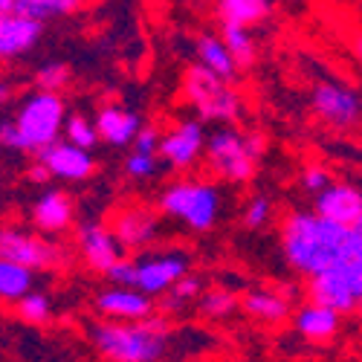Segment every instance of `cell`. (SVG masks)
I'll use <instances>...</instances> for the list:
<instances>
[{
    "label": "cell",
    "instance_id": "6da1fadb",
    "mask_svg": "<svg viewBox=\"0 0 362 362\" xmlns=\"http://www.w3.org/2000/svg\"><path fill=\"white\" fill-rule=\"evenodd\" d=\"M87 342L105 362H180L215 351V337L203 327H174L165 313L142 322H105L87 327Z\"/></svg>",
    "mask_w": 362,
    "mask_h": 362
},
{
    "label": "cell",
    "instance_id": "7a4b0ae2",
    "mask_svg": "<svg viewBox=\"0 0 362 362\" xmlns=\"http://www.w3.org/2000/svg\"><path fill=\"white\" fill-rule=\"evenodd\" d=\"M279 247L296 276L313 279L342 258H351V226L327 221L313 209H293L279 223Z\"/></svg>",
    "mask_w": 362,
    "mask_h": 362
},
{
    "label": "cell",
    "instance_id": "3957f363",
    "mask_svg": "<svg viewBox=\"0 0 362 362\" xmlns=\"http://www.w3.org/2000/svg\"><path fill=\"white\" fill-rule=\"evenodd\" d=\"M223 206H226L223 189L212 183V180H200V177L171 180L157 194V212L165 221L180 223L194 235L212 232L223 218Z\"/></svg>",
    "mask_w": 362,
    "mask_h": 362
},
{
    "label": "cell",
    "instance_id": "277c9868",
    "mask_svg": "<svg viewBox=\"0 0 362 362\" xmlns=\"http://www.w3.org/2000/svg\"><path fill=\"white\" fill-rule=\"evenodd\" d=\"M267 154V139L261 131H240L235 125H218L209 131L203 163L209 174L226 186H247L258 174V163Z\"/></svg>",
    "mask_w": 362,
    "mask_h": 362
},
{
    "label": "cell",
    "instance_id": "5b68a950",
    "mask_svg": "<svg viewBox=\"0 0 362 362\" xmlns=\"http://www.w3.org/2000/svg\"><path fill=\"white\" fill-rule=\"evenodd\" d=\"M67 102L62 93H44V90H33L26 93L12 116L15 131H18V145L21 154L38 157L44 148L64 139V125H67Z\"/></svg>",
    "mask_w": 362,
    "mask_h": 362
},
{
    "label": "cell",
    "instance_id": "8992f818",
    "mask_svg": "<svg viewBox=\"0 0 362 362\" xmlns=\"http://www.w3.org/2000/svg\"><path fill=\"white\" fill-rule=\"evenodd\" d=\"M183 99L203 125H235L244 116V96L238 87L200 64H189L183 73Z\"/></svg>",
    "mask_w": 362,
    "mask_h": 362
},
{
    "label": "cell",
    "instance_id": "52a82bcc",
    "mask_svg": "<svg viewBox=\"0 0 362 362\" xmlns=\"http://www.w3.org/2000/svg\"><path fill=\"white\" fill-rule=\"evenodd\" d=\"M305 296L313 305H322L339 316L356 313L362 301V258H342L325 273L308 279Z\"/></svg>",
    "mask_w": 362,
    "mask_h": 362
},
{
    "label": "cell",
    "instance_id": "ba28073f",
    "mask_svg": "<svg viewBox=\"0 0 362 362\" xmlns=\"http://www.w3.org/2000/svg\"><path fill=\"white\" fill-rule=\"evenodd\" d=\"M0 258L15 261L33 273H52L67 264V252L35 229L18 223H0Z\"/></svg>",
    "mask_w": 362,
    "mask_h": 362
},
{
    "label": "cell",
    "instance_id": "9c48e42d",
    "mask_svg": "<svg viewBox=\"0 0 362 362\" xmlns=\"http://www.w3.org/2000/svg\"><path fill=\"white\" fill-rule=\"evenodd\" d=\"M310 110L327 128L354 131L362 125V90L339 78L316 81L310 90Z\"/></svg>",
    "mask_w": 362,
    "mask_h": 362
},
{
    "label": "cell",
    "instance_id": "30bf717a",
    "mask_svg": "<svg viewBox=\"0 0 362 362\" xmlns=\"http://www.w3.org/2000/svg\"><path fill=\"white\" fill-rule=\"evenodd\" d=\"M136 290H142L151 298H163L180 279H186L194 267V258L189 250H148L136 258Z\"/></svg>",
    "mask_w": 362,
    "mask_h": 362
},
{
    "label": "cell",
    "instance_id": "8fae6325",
    "mask_svg": "<svg viewBox=\"0 0 362 362\" xmlns=\"http://www.w3.org/2000/svg\"><path fill=\"white\" fill-rule=\"evenodd\" d=\"M163 221L165 218L154 206L128 203L113 212L110 229L116 232L125 252H148V250H154L157 240H163Z\"/></svg>",
    "mask_w": 362,
    "mask_h": 362
},
{
    "label": "cell",
    "instance_id": "7c38bea8",
    "mask_svg": "<svg viewBox=\"0 0 362 362\" xmlns=\"http://www.w3.org/2000/svg\"><path fill=\"white\" fill-rule=\"evenodd\" d=\"M206 139H209V131L197 116L174 119L171 128L163 131L160 160L174 171H192L206 154Z\"/></svg>",
    "mask_w": 362,
    "mask_h": 362
},
{
    "label": "cell",
    "instance_id": "4fadbf2b",
    "mask_svg": "<svg viewBox=\"0 0 362 362\" xmlns=\"http://www.w3.org/2000/svg\"><path fill=\"white\" fill-rule=\"evenodd\" d=\"M76 250L90 273H102V276H107V269L113 264L128 258L116 232L105 221H81L76 226Z\"/></svg>",
    "mask_w": 362,
    "mask_h": 362
},
{
    "label": "cell",
    "instance_id": "5bb4252c",
    "mask_svg": "<svg viewBox=\"0 0 362 362\" xmlns=\"http://www.w3.org/2000/svg\"><path fill=\"white\" fill-rule=\"evenodd\" d=\"M93 310L105 322H142L160 313L157 298L145 296L136 287H102L93 296Z\"/></svg>",
    "mask_w": 362,
    "mask_h": 362
},
{
    "label": "cell",
    "instance_id": "9a60e30c",
    "mask_svg": "<svg viewBox=\"0 0 362 362\" xmlns=\"http://www.w3.org/2000/svg\"><path fill=\"white\" fill-rule=\"evenodd\" d=\"M35 160L49 171L52 180H58V183H87V180L99 171L93 151L76 148L67 139H58L55 145L44 148Z\"/></svg>",
    "mask_w": 362,
    "mask_h": 362
},
{
    "label": "cell",
    "instance_id": "2e32d148",
    "mask_svg": "<svg viewBox=\"0 0 362 362\" xmlns=\"http://www.w3.org/2000/svg\"><path fill=\"white\" fill-rule=\"evenodd\" d=\"M293 284H279V287H252L240 296V313L250 316L258 325L267 327H279L287 319H293L296 308L293 298L296 290H290Z\"/></svg>",
    "mask_w": 362,
    "mask_h": 362
},
{
    "label": "cell",
    "instance_id": "e0dca14e",
    "mask_svg": "<svg viewBox=\"0 0 362 362\" xmlns=\"http://www.w3.org/2000/svg\"><path fill=\"white\" fill-rule=\"evenodd\" d=\"M29 221H33L35 232L58 238L76 229V203L64 189H44L29 209Z\"/></svg>",
    "mask_w": 362,
    "mask_h": 362
},
{
    "label": "cell",
    "instance_id": "ac0fdd59",
    "mask_svg": "<svg viewBox=\"0 0 362 362\" xmlns=\"http://www.w3.org/2000/svg\"><path fill=\"white\" fill-rule=\"evenodd\" d=\"M44 38V23L29 18L18 9L0 15V64L18 62L26 52H33Z\"/></svg>",
    "mask_w": 362,
    "mask_h": 362
},
{
    "label": "cell",
    "instance_id": "d6986e66",
    "mask_svg": "<svg viewBox=\"0 0 362 362\" xmlns=\"http://www.w3.org/2000/svg\"><path fill=\"white\" fill-rule=\"evenodd\" d=\"M313 212L342 223V226H354L362 218V189L354 183H330L319 197H313Z\"/></svg>",
    "mask_w": 362,
    "mask_h": 362
},
{
    "label": "cell",
    "instance_id": "ffe728a7",
    "mask_svg": "<svg viewBox=\"0 0 362 362\" xmlns=\"http://www.w3.org/2000/svg\"><path fill=\"white\" fill-rule=\"evenodd\" d=\"M93 122H96L99 139L110 148H131L136 134L145 125L139 119V113H134L125 105H102L93 116Z\"/></svg>",
    "mask_w": 362,
    "mask_h": 362
},
{
    "label": "cell",
    "instance_id": "44dd1931",
    "mask_svg": "<svg viewBox=\"0 0 362 362\" xmlns=\"http://www.w3.org/2000/svg\"><path fill=\"white\" fill-rule=\"evenodd\" d=\"M293 327L296 334L305 339V342H313V345H325V342H334L342 330V316L327 310L322 305H313V301H301L293 313Z\"/></svg>",
    "mask_w": 362,
    "mask_h": 362
},
{
    "label": "cell",
    "instance_id": "7402d4cb",
    "mask_svg": "<svg viewBox=\"0 0 362 362\" xmlns=\"http://www.w3.org/2000/svg\"><path fill=\"white\" fill-rule=\"evenodd\" d=\"M194 64L206 67L209 73H215V76H221V78H226L232 84H235V78L240 73L232 52L223 44V38L215 35V33H200L194 38Z\"/></svg>",
    "mask_w": 362,
    "mask_h": 362
},
{
    "label": "cell",
    "instance_id": "603a6c76",
    "mask_svg": "<svg viewBox=\"0 0 362 362\" xmlns=\"http://www.w3.org/2000/svg\"><path fill=\"white\" fill-rule=\"evenodd\" d=\"M215 12L223 26H258L273 15V0H215Z\"/></svg>",
    "mask_w": 362,
    "mask_h": 362
},
{
    "label": "cell",
    "instance_id": "cb8c5ba5",
    "mask_svg": "<svg viewBox=\"0 0 362 362\" xmlns=\"http://www.w3.org/2000/svg\"><path fill=\"white\" fill-rule=\"evenodd\" d=\"M194 310L203 322L221 325V322H229L232 316L240 313V298L229 287H206V293L197 298Z\"/></svg>",
    "mask_w": 362,
    "mask_h": 362
},
{
    "label": "cell",
    "instance_id": "d4e9b609",
    "mask_svg": "<svg viewBox=\"0 0 362 362\" xmlns=\"http://www.w3.org/2000/svg\"><path fill=\"white\" fill-rule=\"evenodd\" d=\"M38 287V273L15 261L0 258V305H18L23 296Z\"/></svg>",
    "mask_w": 362,
    "mask_h": 362
},
{
    "label": "cell",
    "instance_id": "484cf974",
    "mask_svg": "<svg viewBox=\"0 0 362 362\" xmlns=\"http://www.w3.org/2000/svg\"><path fill=\"white\" fill-rule=\"evenodd\" d=\"M203 293H206V279L197 276V273H189L186 279H180V281L160 298V305H163L165 316H168V313H183V310H189L192 305H197V298H200Z\"/></svg>",
    "mask_w": 362,
    "mask_h": 362
},
{
    "label": "cell",
    "instance_id": "4316f807",
    "mask_svg": "<svg viewBox=\"0 0 362 362\" xmlns=\"http://www.w3.org/2000/svg\"><path fill=\"white\" fill-rule=\"evenodd\" d=\"M221 38H223L226 49L232 52L238 70H250L258 62V44H255L252 29H247V26H223Z\"/></svg>",
    "mask_w": 362,
    "mask_h": 362
},
{
    "label": "cell",
    "instance_id": "83f0119b",
    "mask_svg": "<svg viewBox=\"0 0 362 362\" xmlns=\"http://www.w3.org/2000/svg\"><path fill=\"white\" fill-rule=\"evenodd\" d=\"M15 316L23 322V325H33V327H44L55 319V305L49 293L44 290H33L29 296H23L18 305H15Z\"/></svg>",
    "mask_w": 362,
    "mask_h": 362
},
{
    "label": "cell",
    "instance_id": "f1b7e54d",
    "mask_svg": "<svg viewBox=\"0 0 362 362\" xmlns=\"http://www.w3.org/2000/svg\"><path fill=\"white\" fill-rule=\"evenodd\" d=\"M273 215H276L273 197L264 194V192H255L244 203V209H240V223H244V229H250V232H258V229H264L269 221H273Z\"/></svg>",
    "mask_w": 362,
    "mask_h": 362
},
{
    "label": "cell",
    "instance_id": "f546056e",
    "mask_svg": "<svg viewBox=\"0 0 362 362\" xmlns=\"http://www.w3.org/2000/svg\"><path fill=\"white\" fill-rule=\"evenodd\" d=\"M64 139L73 142L76 148H84V151H93L102 139H99V131H96V122L84 113H70L67 116V125H64Z\"/></svg>",
    "mask_w": 362,
    "mask_h": 362
},
{
    "label": "cell",
    "instance_id": "4dcf8cb0",
    "mask_svg": "<svg viewBox=\"0 0 362 362\" xmlns=\"http://www.w3.org/2000/svg\"><path fill=\"white\" fill-rule=\"evenodd\" d=\"M35 90H44V93H64L73 81V73L64 62H47L35 70Z\"/></svg>",
    "mask_w": 362,
    "mask_h": 362
},
{
    "label": "cell",
    "instance_id": "1f68e13d",
    "mask_svg": "<svg viewBox=\"0 0 362 362\" xmlns=\"http://www.w3.org/2000/svg\"><path fill=\"white\" fill-rule=\"evenodd\" d=\"M160 154H142V151H128L125 154V163H122V171L128 180L134 183H148V180H154L160 174Z\"/></svg>",
    "mask_w": 362,
    "mask_h": 362
},
{
    "label": "cell",
    "instance_id": "d6a6232c",
    "mask_svg": "<svg viewBox=\"0 0 362 362\" xmlns=\"http://www.w3.org/2000/svg\"><path fill=\"white\" fill-rule=\"evenodd\" d=\"M330 183H334V177H330L327 165H322V163H305L298 171V186L310 197H319Z\"/></svg>",
    "mask_w": 362,
    "mask_h": 362
},
{
    "label": "cell",
    "instance_id": "836d02e7",
    "mask_svg": "<svg viewBox=\"0 0 362 362\" xmlns=\"http://www.w3.org/2000/svg\"><path fill=\"white\" fill-rule=\"evenodd\" d=\"M84 4H87V0H44V4L33 15H29V18H35L41 23H47L52 18H70L78 9H84Z\"/></svg>",
    "mask_w": 362,
    "mask_h": 362
},
{
    "label": "cell",
    "instance_id": "e575fe53",
    "mask_svg": "<svg viewBox=\"0 0 362 362\" xmlns=\"http://www.w3.org/2000/svg\"><path fill=\"white\" fill-rule=\"evenodd\" d=\"M113 287H136V261L128 255V258H122L119 264H113L110 269H107V276H105Z\"/></svg>",
    "mask_w": 362,
    "mask_h": 362
},
{
    "label": "cell",
    "instance_id": "d590c367",
    "mask_svg": "<svg viewBox=\"0 0 362 362\" xmlns=\"http://www.w3.org/2000/svg\"><path fill=\"white\" fill-rule=\"evenodd\" d=\"M160 142H163V131L157 125H142V131L134 139V151H142V154H160Z\"/></svg>",
    "mask_w": 362,
    "mask_h": 362
},
{
    "label": "cell",
    "instance_id": "8d00e7d4",
    "mask_svg": "<svg viewBox=\"0 0 362 362\" xmlns=\"http://www.w3.org/2000/svg\"><path fill=\"white\" fill-rule=\"evenodd\" d=\"M0 148H4V151H12V154H21L18 131H15V122H12L9 116L0 119Z\"/></svg>",
    "mask_w": 362,
    "mask_h": 362
},
{
    "label": "cell",
    "instance_id": "74e56055",
    "mask_svg": "<svg viewBox=\"0 0 362 362\" xmlns=\"http://www.w3.org/2000/svg\"><path fill=\"white\" fill-rule=\"evenodd\" d=\"M26 177H29V183H35V186H47V183H52V177H49V171L33 157V163H29V168H26Z\"/></svg>",
    "mask_w": 362,
    "mask_h": 362
},
{
    "label": "cell",
    "instance_id": "f35d334b",
    "mask_svg": "<svg viewBox=\"0 0 362 362\" xmlns=\"http://www.w3.org/2000/svg\"><path fill=\"white\" fill-rule=\"evenodd\" d=\"M351 258H362V218L351 226Z\"/></svg>",
    "mask_w": 362,
    "mask_h": 362
},
{
    "label": "cell",
    "instance_id": "ab89813d",
    "mask_svg": "<svg viewBox=\"0 0 362 362\" xmlns=\"http://www.w3.org/2000/svg\"><path fill=\"white\" fill-rule=\"evenodd\" d=\"M12 99H15V87H12V81H9V78H0V107L9 105Z\"/></svg>",
    "mask_w": 362,
    "mask_h": 362
},
{
    "label": "cell",
    "instance_id": "60d3db41",
    "mask_svg": "<svg viewBox=\"0 0 362 362\" xmlns=\"http://www.w3.org/2000/svg\"><path fill=\"white\" fill-rule=\"evenodd\" d=\"M41 4H44V0H15V9L23 12V15H33Z\"/></svg>",
    "mask_w": 362,
    "mask_h": 362
},
{
    "label": "cell",
    "instance_id": "b9f144b4",
    "mask_svg": "<svg viewBox=\"0 0 362 362\" xmlns=\"http://www.w3.org/2000/svg\"><path fill=\"white\" fill-rule=\"evenodd\" d=\"M354 55H356V62H362V33L354 38Z\"/></svg>",
    "mask_w": 362,
    "mask_h": 362
},
{
    "label": "cell",
    "instance_id": "7bdbcfd3",
    "mask_svg": "<svg viewBox=\"0 0 362 362\" xmlns=\"http://www.w3.org/2000/svg\"><path fill=\"white\" fill-rule=\"evenodd\" d=\"M15 9V0H0V15L4 12H12Z\"/></svg>",
    "mask_w": 362,
    "mask_h": 362
},
{
    "label": "cell",
    "instance_id": "ee69618b",
    "mask_svg": "<svg viewBox=\"0 0 362 362\" xmlns=\"http://www.w3.org/2000/svg\"><path fill=\"white\" fill-rule=\"evenodd\" d=\"M356 313H359V316H362V301H359V310H356Z\"/></svg>",
    "mask_w": 362,
    "mask_h": 362
},
{
    "label": "cell",
    "instance_id": "f6af8a7d",
    "mask_svg": "<svg viewBox=\"0 0 362 362\" xmlns=\"http://www.w3.org/2000/svg\"><path fill=\"white\" fill-rule=\"evenodd\" d=\"M0 174H4V171H0Z\"/></svg>",
    "mask_w": 362,
    "mask_h": 362
}]
</instances>
